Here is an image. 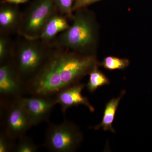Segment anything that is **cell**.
<instances>
[{
    "label": "cell",
    "mask_w": 152,
    "mask_h": 152,
    "mask_svg": "<svg viewBox=\"0 0 152 152\" xmlns=\"http://www.w3.org/2000/svg\"><path fill=\"white\" fill-rule=\"evenodd\" d=\"M99 65L95 55L54 47L43 67L25 83L26 93L31 96H55L67 87L80 83Z\"/></svg>",
    "instance_id": "cell-1"
},
{
    "label": "cell",
    "mask_w": 152,
    "mask_h": 152,
    "mask_svg": "<svg viewBox=\"0 0 152 152\" xmlns=\"http://www.w3.org/2000/svg\"><path fill=\"white\" fill-rule=\"evenodd\" d=\"M72 23L51 43L52 46L84 55H95L97 30L92 14L86 8L74 12Z\"/></svg>",
    "instance_id": "cell-2"
},
{
    "label": "cell",
    "mask_w": 152,
    "mask_h": 152,
    "mask_svg": "<svg viewBox=\"0 0 152 152\" xmlns=\"http://www.w3.org/2000/svg\"><path fill=\"white\" fill-rule=\"evenodd\" d=\"M19 37L14 40L12 60L17 73L25 85L43 67L54 47L40 39Z\"/></svg>",
    "instance_id": "cell-3"
},
{
    "label": "cell",
    "mask_w": 152,
    "mask_h": 152,
    "mask_svg": "<svg viewBox=\"0 0 152 152\" xmlns=\"http://www.w3.org/2000/svg\"><path fill=\"white\" fill-rule=\"evenodd\" d=\"M57 12L54 0H34L23 12L18 35L39 39L49 19Z\"/></svg>",
    "instance_id": "cell-4"
},
{
    "label": "cell",
    "mask_w": 152,
    "mask_h": 152,
    "mask_svg": "<svg viewBox=\"0 0 152 152\" xmlns=\"http://www.w3.org/2000/svg\"><path fill=\"white\" fill-rule=\"evenodd\" d=\"M83 136L80 128L65 120L59 124H50L45 137V146L53 152H73L80 147Z\"/></svg>",
    "instance_id": "cell-5"
},
{
    "label": "cell",
    "mask_w": 152,
    "mask_h": 152,
    "mask_svg": "<svg viewBox=\"0 0 152 152\" xmlns=\"http://www.w3.org/2000/svg\"><path fill=\"white\" fill-rule=\"evenodd\" d=\"M7 107L5 129L3 131L15 141L26 135L27 132L34 126L24 108L17 98L12 99Z\"/></svg>",
    "instance_id": "cell-6"
},
{
    "label": "cell",
    "mask_w": 152,
    "mask_h": 152,
    "mask_svg": "<svg viewBox=\"0 0 152 152\" xmlns=\"http://www.w3.org/2000/svg\"><path fill=\"white\" fill-rule=\"evenodd\" d=\"M17 98L24 108L34 126L48 121L53 109L57 104L55 97L20 96Z\"/></svg>",
    "instance_id": "cell-7"
},
{
    "label": "cell",
    "mask_w": 152,
    "mask_h": 152,
    "mask_svg": "<svg viewBox=\"0 0 152 152\" xmlns=\"http://www.w3.org/2000/svg\"><path fill=\"white\" fill-rule=\"evenodd\" d=\"M26 94L25 85L16 70L12 60L0 64V94L12 99Z\"/></svg>",
    "instance_id": "cell-8"
},
{
    "label": "cell",
    "mask_w": 152,
    "mask_h": 152,
    "mask_svg": "<svg viewBox=\"0 0 152 152\" xmlns=\"http://www.w3.org/2000/svg\"><path fill=\"white\" fill-rule=\"evenodd\" d=\"M85 87L84 84L80 82L64 89L55 96L57 104L61 106L63 113H65L69 108L79 105L85 106L90 112H94V107L88 99L82 95Z\"/></svg>",
    "instance_id": "cell-9"
},
{
    "label": "cell",
    "mask_w": 152,
    "mask_h": 152,
    "mask_svg": "<svg viewBox=\"0 0 152 152\" xmlns=\"http://www.w3.org/2000/svg\"><path fill=\"white\" fill-rule=\"evenodd\" d=\"M23 12L18 5L1 4L0 33L10 35L18 32L21 23Z\"/></svg>",
    "instance_id": "cell-10"
},
{
    "label": "cell",
    "mask_w": 152,
    "mask_h": 152,
    "mask_svg": "<svg viewBox=\"0 0 152 152\" xmlns=\"http://www.w3.org/2000/svg\"><path fill=\"white\" fill-rule=\"evenodd\" d=\"M68 19L66 16L58 12H55L47 22L39 39L51 44L59 34L70 27Z\"/></svg>",
    "instance_id": "cell-11"
},
{
    "label": "cell",
    "mask_w": 152,
    "mask_h": 152,
    "mask_svg": "<svg viewBox=\"0 0 152 152\" xmlns=\"http://www.w3.org/2000/svg\"><path fill=\"white\" fill-rule=\"evenodd\" d=\"M125 93L126 91L124 90L118 97L112 99L106 104L102 121L100 124L95 126L94 128L95 130H98L102 128L104 131H109L112 133H115V131L113 126V123L120 102Z\"/></svg>",
    "instance_id": "cell-12"
},
{
    "label": "cell",
    "mask_w": 152,
    "mask_h": 152,
    "mask_svg": "<svg viewBox=\"0 0 152 152\" xmlns=\"http://www.w3.org/2000/svg\"><path fill=\"white\" fill-rule=\"evenodd\" d=\"M89 75V78L86 87L90 92H94L100 87L110 84V80L99 70L98 66H96L92 70Z\"/></svg>",
    "instance_id": "cell-13"
},
{
    "label": "cell",
    "mask_w": 152,
    "mask_h": 152,
    "mask_svg": "<svg viewBox=\"0 0 152 152\" xmlns=\"http://www.w3.org/2000/svg\"><path fill=\"white\" fill-rule=\"evenodd\" d=\"M14 43L10 35L0 33V64L12 59Z\"/></svg>",
    "instance_id": "cell-14"
},
{
    "label": "cell",
    "mask_w": 152,
    "mask_h": 152,
    "mask_svg": "<svg viewBox=\"0 0 152 152\" xmlns=\"http://www.w3.org/2000/svg\"><path fill=\"white\" fill-rule=\"evenodd\" d=\"M129 64V61L127 59L110 56L106 57L99 65L106 69L112 71L124 69L127 67Z\"/></svg>",
    "instance_id": "cell-15"
},
{
    "label": "cell",
    "mask_w": 152,
    "mask_h": 152,
    "mask_svg": "<svg viewBox=\"0 0 152 152\" xmlns=\"http://www.w3.org/2000/svg\"><path fill=\"white\" fill-rule=\"evenodd\" d=\"M76 0H54L55 6L58 12L66 16L69 20H72L73 11Z\"/></svg>",
    "instance_id": "cell-16"
},
{
    "label": "cell",
    "mask_w": 152,
    "mask_h": 152,
    "mask_svg": "<svg viewBox=\"0 0 152 152\" xmlns=\"http://www.w3.org/2000/svg\"><path fill=\"white\" fill-rule=\"evenodd\" d=\"M18 143L16 144L14 152H37L39 147L32 140L26 135L23 136L18 139Z\"/></svg>",
    "instance_id": "cell-17"
},
{
    "label": "cell",
    "mask_w": 152,
    "mask_h": 152,
    "mask_svg": "<svg viewBox=\"0 0 152 152\" xmlns=\"http://www.w3.org/2000/svg\"><path fill=\"white\" fill-rule=\"evenodd\" d=\"M13 139L4 131L0 134V152H10L15 151L16 144Z\"/></svg>",
    "instance_id": "cell-18"
},
{
    "label": "cell",
    "mask_w": 152,
    "mask_h": 152,
    "mask_svg": "<svg viewBox=\"0 0 152 152\" xmlns=\"http://www.w3.org/2000/svg\"><path fill=\"white\" fill-rule=\"evenodd\" d=\"M99 1L100 0H76L74 5L73 11L74 12L79 9L86 8L87 6Z\"/></svg>",
    "instance_id": "cell-19"
},
{
    "label": "cell",
    "mask_w": 152,
    "mask_h": 152,
    "mask_svg": "<svg viewBox=\"0 0 152 152\" xmlns=\"http://www.w3.org/2000/svg\"><path fill=\"white\" fill-rule=\"evenodd\" d=\"M28 0H1V4H9L18 5L28 2Z\"/></svg>",
    "instance_id": "cell-20"
}]
</instances>
